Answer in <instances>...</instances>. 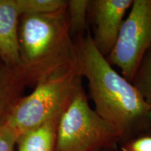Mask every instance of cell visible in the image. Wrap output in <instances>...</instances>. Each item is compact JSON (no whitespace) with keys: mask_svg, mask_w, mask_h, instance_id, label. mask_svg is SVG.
<instances>
[{"mask_svg":"<svg viewBox=\"0 0 151 151\" xmlns=\"http://www.w3.org/2000/svg\"><path fill=\"white\" fill-rule=\"evenodd\" d=\"M75 46L76 67L88 81L97 114L122 135L139 122L148 124L151 106L132 83L113 69L94 46L91 35L78 37Z\"/></svg>","mask_w":151,"mask_h":151,"instance_id":"1","label":"cell"},{"mask_svg":"<svg viewBox=\"0 0 151 151\" xmlns=\"http://www.w3.org/2000/svg\"><path fill=\"white\" fill-rule=\"evenodd\" d=\"M67 7L52 14L20 16V73L26 86L76 67V46Z\"/></svg>","mask_w":151,"mask_h":151,"instance_id":"2","label":"cell"},{"mask_svg":"<svg viewBox=\"0 0 151 151\" xmlns=\"http://www.w3.org/2000/svg\"><path fill=\"white\" fill-rule=\"evenodd\" d=\"M81 78L75 67L40 81L31 94L20 98L5 123L20 137L49 120L60 118L82 87Z\"/></svg>","mask_w":151,"mask_h":151,"instance_id":"3","label":"cell"},{"mask_svg":"<svg viewBox=\"0 0 151 151\" xmlns=\"http://www.w3.org/2000/svg\"><path fill=\"white\" fill-rule=\"evenodd\" d=\"M122 135L90 108L81 87L59 119L55 151H94Z\"/></svg>","mask_w":151,"mask_h":151,"instance_id":"4","label":"cell"},{"mask_svg":"<svg viewBox=\"0 0 151 151\" xmlns=\"http://www.w3.org/2000/svg\"><path fill=\"white\" fill-rule=\"evenodd\" d=\"M109 55V62L132 82L143 56L151 47V0H134Z\"/></svg>","mask_w":151,"mask_h":151,"instance_id":"5","label":"cell"},{"mask_svg":"<svg viewBox=\"0 0 151 151\" xmlns=\"http://www.w3.org/2000/svg\"><path fill=\"white\" fill-rule=\"evenodd\" d=\"M134 0H94L90 1L94 25V46L107 58L116 44L124 21V17L131 8Z\"/></svg>","mask_w":151,"mask_h":151,"instance_id":"6","label":"cell"},{"mask_svg":"<svg viewBox=\"0 0 151 151\" xmlns=\"http://www.w3.org/2000/svg\"><path fill=\"white\" fill-rule=\"evenodd\" d=\"M20 18L16 0H0V57L6 65L19 73L20 60L18 32Z\"/></svg>","mask_w":151,"mask_h":151,"instance_id":"7","label":"cell"},{"mask_svg":"<svg viewBox=\"0 0 151 151\" xmlns=\"http://www.w3.org/2000/svg\"><path fill=\"white\" fill-rule=\"evenodd\" d=\"M25 83L18 71L8 67L0 57V127L22 98Z\"/></svg>","mask_w":151,"mask_h":151,"instance_id":"8","label":"cell"},{"mask_svg":"<svg viewBox=\"0 0 151 151\" xmlns=\"http://www.w3.org/2000/svg\"><path fill=\"white\" fill-rule=\"evenodd\" d=\"M60 118L53 119L19 137L18 151H55Z\"/></svg>","mask_w":151,"mask_h":151,"instance_id":"9","label":"cell"},{"mask_svg":"<svg viewBox=\"0 0 151 151\" xmlns=\"http://www.w3.org/2000/svg\"><path fill=\"white\" fill-rule=\"evenodd\" d=\"M20 16L55 13L67 6L64 0H16Z\"/></svg>","mask_w":151,"mask_h":151,"instance_id":"10","label":"cell"},{"mask_svg":"<svg viewBox=\"0 0 151 151\" xmlns=\"http://www.w3.org/2000/svg\"><path fill=\"white\" fill-rule=\"evenodd\" d=\"M132 83L146 102L151 106V47L143 56Z\"/></svg>","mask_w":151,"mask_h":151,"instance_id":"11","label":"cell"},{"mask_svg":"<svg viewBox=\"0 0 151 151\" xmlns=\"http://www.w3.org/2000/svg\"><path fill=\"white\" fill-rule=\"evenodd\" d=\"M88 0H69L67 3V14L71 35L80 33L87 27V15L89 11Z\"/></svg>","mask_w":151,"mask_h":151,"instance_id":"12","label":"cell"},{"mask_svg":"<svg viewBox=\"0 0 151 151\" xmlns=\"http://www.w3.org/2000/svg\"><path fill=\"white\" fill-rule=\"evenodd\" d=\"M18 138L16 132L5 123L0 127V151H16Z\"/></svg>","mask_w":151,"mask_h":151,"instance_id":"13","label":"cell"},{"mask_svg":"<svg viewBox=\"0 0 151 151\" xmlns=\"http://www.w3.org/2000/svg\"><path fill=\"white\" fill-rule=\"evenodd\" d=\"M123 151H151V136H146L127 143L122 148Z\"/></svg>","mask_w":151,"mask_h":151,"instance_id":"14","label":"cell"},{"mask_svg":"<svg viewBox=\"0 0 151 151\" xmlns=\"http://www.w3.org/2000/svg\"><path fill=\"white\" fill-rule=\"evenodd\" d=\"M148 125L150 127L151 129V109L149 111L148 115Z\"/></svg>","mask_w":151,"mask_h":151,"instance_id":"15","label":"cell"}]
</instances>
